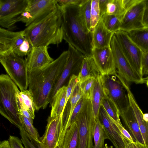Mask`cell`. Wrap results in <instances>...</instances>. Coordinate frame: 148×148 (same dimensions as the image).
Masks as SVG:
<instances>
[{"label": "cell", "instance_id": "1", "mask_svg": "<svg viewBox=\"0 0 148 148\" xmlns=\"http://www.w3.org/2000/svg\"><path fill=\"white\" fill-rule=\"evenodd\" d=\"M69 51L63 52L45 67L28 71V88L33 97L36 110L45 109L50 95L69 57Z\"/></svg>", "mask_w": 148, "mask_h": 148}, {"label": "cell", "instance_id": "2", "mask_svg": "<svg viewBox=\"0 0 148 148\" xmlns=\"http://www.w3.org/2000/svg\"><path fill=\"white\" fill-rule=\"evenodd\" d=\"M61 7L63 10V39L84 56H92L93 31L87 29L79 6Z\"/></svg>", "mask_w": 148, "mask_h": 148}, {"label": "cell", "instance_id": "3", "mask_svg": "<svg viewBox=\"0 0 148 148\" xmlns=\"http://www.w3.org/2000/svg\"><path fill=\"white\" fill-rule=\"evenodd\" d=\"M63 10L59 5L48 15L32 23L23 30L32 47L58 45L63 39Z\"/></svg>", "mask_w": 148, "mask_h": 148}, {"label": "cell", "instance_id": "4", "mask_svg": "<svg viewBox=\"0 0 148 148\" xmlns=\"http://www.w3.org/2000/svg\"><path fill=\"white\" fill-rule=\"evenodd\" d=\"M20 91L7 74L0 75V113L20 130L23 128L18 98Z\"/></svg>", "mask_w": 148, "mask_h": 148}, {"label": "cell", "instance_id": "5", "mask_svg": "<svg viewBox=\"0 0 148 148\" xmlns=\"http://www.w3.org/2000/svg\"><path fill=\"white\" fill-rule=\"evenodd\" d=\"M75 121L78 127V148H93V132L96 119L90 99H84Z\"/></svg>", "mask_w": 148, "mask_h": 148}, {"label": "cell", "instance_id": "6", "mask_svg": "<svg viewBox=\"0 0 148 148\" xmlns=\"http://www.w3.org/2000/svg\"><path fill=\"white\" fill-rule=\"evenodd\" d=\"M101 77L105 97L116 108L120 116L130 106L125 88L114 75H101Z\"/></svg>", "mask_w": 148, "mask_h": 148}, {"label": "cell", "instance_id": "7", "mask_svg": "<svg viewBox=\"0 0 148 148\" xmlns=\"http://www.w3.org/2000/svg\"><path fill=\"white\" fill-rule=\"evenodd\" d=\"M0 62L11 79L20 91L28 88V71L25 60L13 53L0 57Z\"/></svg>", "mask_w": 148, "mask_h": 148}, {"label": "cell", "instance_id": "8", "mask_svg": "<svg viewBox=\"0 0 148 148\" xmlns=\"http://www.w3.org/2000/svg\"><path fill=\"white\" fill-rule=\"evenodd\" d=\"M110 46L114 59L116 73L114 75L130 83L142 84L145 79L140 75L132 67L124 56L119 44L114 35L111 39Z\"/></svg>", "mask_w": 148, "mask_h": 148}, {"label": "cell", "instance_id": "9", "mask_svg": "<svg viewBox=\"0 0 148 148\" xmlns=\"http://www.w3.org/2000/svg\"><path fill=\"white\" fill-rule=\"evenodd\" d=\"M28 5V0H0L1 26L10 30L15 28Z\"/></svg>", "mask_w": 148, "mask_h": 148}, {"label": "cell", "instance_id": "10", "mask_svg": "<svg viewBox=\"0 0 148 148\" xmlns=\"http://www.w3.org/2000/svg\"><path fill=\"white\" fill-rule=\"evenodd\" d=\"M145 0H128L120 30L125 32L144 27L143 17Z\"/></svg>", "mask_w": 148, "mask_h": 148}, {"label": "cell", "instance_id": "11", "mask_svg": "<svg viewBox=\"0 0 148 148\" xmlns=\"http://www.w3.org/2000/svg\"><path fill=\"white\" fill-rule=\"evenodd\" d=\"M114 35L123 54L131 66L140 75L143 77L142 60L143 52L131 40L126 32L119 30L115 32Z\"/></svg>", "mask_w": 148, "mask_h": 148}, {"label": "cell", "instance_id": "12", "mask_svg": "<svg viewBox=\"0 0 148 148\" xmlns=\"http://www.w3.org/2000/svg\"><path fill=\"white\" fill-rule=\"evenodd\" d=\"M68 50L70 53L69 57L60 77L51 92L49 98V103L58 90L64 86L71 72L79 70L85 57V56L71 45H69Z\"/></svg>", "mask_w": 148, "mask_h": 148}, {"label": "cell", "instance_id": "13", "mask_svg": "<svg viewBox=\"0 0 148 148\" xmlns=\"http://www.w3.org/2000/svg\"><path fill=\"white\" fill-rule=\"evenodd\" d=\"M92 56L101 75H114L116 73L114 59L110 46L93 48Z\"/></svg>", "mask_w": 148, "mask_h": 148}, {"label": "cell", "instance_id": "14", "mask_svg": "<svg viewBox=\"0 0 148 148\" xmlns=\"http://www.w3.org/2000/svg\"><path fill=\"white\" fill-rule=\"evenodd\" d=\"M63 114L48 117L45 133L39 138L44 148H57L62 131Z\"/></svg>", "mask_w": 148, "mask_h": 148}, {"label": "cell", "instance_id": "15", "mask_svg": "<svg viewBox=\"0 0 148 148\" xmlns=\"http://www.w3.org/2000/svg\"><path fill=\"white\" fill-rule=\"evenodd\" d=\"M26 39L24 30L14 32L0 28V57L12 53Z\"/></svg>", "mask_w": 148, "mask_h": 148}, {"label": "cell", "instance_id": "16", "mask_svg": "<svg viewBox=\"0 0 148 148\" xmlns=\"http://www.w3.org/2000/svg\"><path fill=\"white\" fill-rule=\"evenodd\" d=\"M99 117L104 127L109 139L115 148H125L127 139L124 137L112 119L102 106L100 109Z\"/></svg>", "mask_w": 148, "mask_h": 148}, {"label": "cell", "instance_id": "17", "mask_svg": "<svg viewBox=\"0 0 148 148\" xmlns=\"http://www.w3.org/2000/svg\"><path fill=\"white\" fill-rule=\"evenodd\" d=\"M25 60L28 71L42 68L54 60L46 46L32 47Z\"/></svg>", "mask_w": 148, "mask_h": 148}, {"label": "cell", "instance_id": "18", "mask_svg": "<svg viewBox=\"0 0 148 148\" xmlns=\"http://www.w3.org/2000/svg\"><path fill=\"white\" fill-rule=\"evenodd\" d=\"M58 4L56 0H28L26 11L32 17V23L43 18L54 11Z\"/></svg>", "mask_w": 148, "mask_h": 148}, {"label": "cell", "instance_id": "19", "mask_svg": "<svg viewBox=\"0 0 148 148\" xmlns=\"http://www.w3.org/2000/svg\"><path fill=\"white\" fill-rule=\"evenodd\" d=\"M125 88L127 91L130 105L135 113L146 148H148V113L143 114L131 92L129 86Z\"/></svg>", "mask_w": 148, "mask_h": 148}, {"label": "cell", "instance_id": "20", "mask_svg": "<svg viewBox=\"0 0 148 148\" xmlns=\"http://www.w3.org/2000/svg\"><path fill=\"white\" fill-rule=\"evenodd\" d=\"M120 116L134 141L145 145L137 120L131 106H130Z\"/></svg>", "mask_w": 148, "mask_h": 148}, {"label": "cell", "instance_id": "21", "mask_svg": "<svg viewBox=\"0 0 148 148\" xmlns=\"http://www.w3.org/2000/svg\"><path fill=\"white\" fill-rule=\"evenodd\" d=\"M114 34L107 29L100 18L93 31V48H101L110 46Z\"/></svg>", "mask_w": 148, "mask_h": 148}, {"label": "cell", "instance_id": "22", "mask_svg": "<svg viewBox=\"0 0 148 148\" xmlns=\"http://www.w3.org/2000/svg\"><path fill=\"white\" fill-rule=\"evenodd\" d=\"M105 98L101 75L95 79L93 84L90 100L95 119L99 118V113L102 100Z\"/></svg>", "mask_w": 148, "mask_h": 148}, {"label": "cell", "instance_id": "23", "mask_svg": "<svg viewBox=\"0 0 148 148\" xmlns=\"http://www.w3.org/2000/svg\"><path fill=\"white\" fill-rule=\"evenodd\" d=\"M100 75L92 56H85L77 75L79 83L89 78H96Z\"/></svg>", "mask_w": 148, "mask_h": 148}, {"label": "cell", "instance_id": "24", "mask_svg": "<svg viewBox=\"0 0 148 148\" xmlns=\"http://www.w3.org/2000/svg\"><path fill=\"white\" fill-rule=\"evenodd\" d=\"M78 148V127L77 122L75 121L66 130L57 148Z\"/></svg>", "mask_w": 148, "mask_h": 148}, {"label": "cell", "instance_id": "25", "mask_svg": "<svg viewBox=\"0 0 148 148\" xmlns=\"http://www.w3.org/2000/svg\"><path fill=\"white\" fill-rule=\"evenodd\" d=\"M67 86L64 85L57 91L49 103L51 107L50 116L55 117L63 114L66 102Z\"/></svg>", "mask_w": 148, "mask_h": 148}, {"label": "cell", "instance_id": "26", "mask_svg": "<svg viewBox=\"0 0 148 148\" xmlns=\"http://www.w3.org/2000/svg\"><path fill=\"white\" fill-rule=\"evenodd\" d=\"M131 40L143 53L148 52V27H144L126 32Z\"/></svg>", "mask_w": 148, "mask_h": 148}, {"label": "cell", "instance_id": "27", "mask_svg": "<svg viewBox=\"0 0 148 148\" xmlns=\"http://www.w3.org/2000/svg\"><path fill=\"white\" fill-rule=\"evenodd\" d=\"M94 145L93 148H103L106 139H109L104 126L99 118L96 119L93 132Z\"/></svg>", "mask_w": 148, "mask_h": 148}, {"label": "cell", "instance_id": "28", "mask_svg": "<svg viewBox=\"0 0 148 148\" xmlns=\"http://www.w3.org/2000/svg\"><path fill=\"white\" fill-rule=\"evenodd\" d=\"M126 8V0H110L106 13L115 16L121 20Z\"/></svg>", "mask_w": 148, "mask_h": 148}, {"label": "cell", "instance_id": "29", "mask_svg": "<svg viewBox=\"0 0 148 148\" xmlns=\"http://www.w3.org/2000/svg\"><path fill=\"white\" fill-rule=\"evenodd\" d=\"M18 99L24 104L34 119L36 110L33 97L30 92L27 89L20 91Z\"/></svg>", "mask_w": 148, "mask_h": 148}, {"label": "cell", "instance_id": "30", "mask_svg": "<svg viewBox=\"0 0 148 148\" xmlns=\"http://www.w3.org/2000/svg\"><path fill=\"white\" fill-rule=\"evenodd\" d=\"M100 19L107 29L110 32L115 33L120 30L121 20L117 16L105 13Z\"/></svg>", "mask_w": 148, "mask_h": 148}, {"label": "cell", "instance_id": "31", "mask_svg": "<svg viewBox=\"0 0 148 148\" xmlns=\"http://www.w3.org/2000/svg\"><path fill=\"white\" fill-rule=\"evenodd\" d=\"M21 140L25 148H44L42 144L39 140L33 138L23 128L20 130Z\"/></svg>", "mask_w": 148, "mask_h": 148}, {"label": "cell", "instance_id": "32", "mask_svg": "<svg viewBox=\"0 0 148 148\" xmlns=\"http://www.w3.org/2000/svg\"><path fill=\"white\" fill-rule=\"evenodd\" d=\"M91 3V0H83L79 6L80 13L89 31H92L90 28Z\"/></svg>", "mask_w": 148, "mask_h": 148}, {"label": "cell", "instance_id": "33", "mask_svg": "<svg viewBox=\"0 0 148 148\" xmlns=\"http://www.w3.org/2000/svg\"><path fill=\"white\" fill-rule=\"evenodd\" d=\"M106 112L114 121L120 125H122L120 118L119 112L114 106L105 97L101 103Z\"/></svg>", "mask_w": 148, "mask_h": 148}, {"label": "cell", "instance_id": "34", "mask_svg": "<svg viewBox=\"0 0 148 148\" xmlns=\"http://www.w3.org/2000/svg\"><path fill=\"white\" fill-rule=\"evenodd\" d=\"M99 0H91V30L93 31L100 19Z\"/></svg>", "mask_w": 148, "mask_h": 148}, {"label": "cell", "instance_id": "35", "mask_svg": "<svg viewBox=\"0 0 148 148\" xmlns=\"http://www.w3.org/2000/svg\"><path fill=\"white\" fill-rule=\"evenodd\" d=\"M21 118L23 127L24 130L36 140H39L40 136L37 129L26 117L21 114Z\"/></svg>", "mask_w": 148, "mask_h": 148}, {"label": "cell", "instance_id": "36", "mask_svg": "<svg viewBox=\"0 0 148 148\" xmlns=\"http://www.w3.org/2000/svg\"><path fill=\"white\" fill-rule=\"evenodd\" d=\"M95 78H90L79 82L84 98L90 99L92 88Z\"/></svg>", "mask_w": 148, "mask_h": 148}, {"label": "cell", "instance_id": "37", "mask_svg": "<svg viewBox=\"0 0 148 148\" xmlns=\"http://www.w3.org/2000/svg\"><path fill=\"white\" fill-rule=\"evenodd\" d=\"M79 82L77 75L73 74L70 77L68 85L67 86L66 100L64 109L71 93L76 85Z\"/></svg>", "mask_w": 148, "mask_h": 148}, {"label": "cell", "instance_id": "38", "mask_svg": "<svg viewBox=\"0 0 148 148\" xmlns=\"http://www.w3.org/2000/svg\"><path fill=\"white\" fill-rule=\"evenodd\" d=\"M32 47L29 41L25 39L23 43L12 53L23 57L28 54Z\"/></svg>", "mask_w": 148, "mask_h": 148}, {"label": "cell", "instance_id": "39", "mask_svg": "<svg viewBox=\"0 0 148 148\" xmlns=\"http://www.w3.org/2000/svg\"><path fill=\"white\" fill-rule=\"evenodd\" d=\"M84 99L85 98L83 97L82 98L78 101L74 109L70 120V126L75 121L76 117L79 113L83 104Z\"/></svg>", "mask_w": 148, "mask_h": 148}, {"label": "cell", "instance_id": "40", "mask_svg": "<svg viewBox=\"0 0 148 148\" xmlns=\"http://www.w3.org/2000/svg\"><path fill=\"white\" fill-rule=\"evenodd\" d=\"M142 74L143 77L148 75V52L143 53L142 60Z\"/></svg>", "mask_w": 148, "mask_h": 148}, {"label": "cell", "instance_id": "41", "mask_svg": "<svg viewBox=\"0 0 148 148\" xmlns=\"http://www.w3.org/2000/svg\"><path fill=\"white\" fill-rule=\"evenodd\" d=\"M8 140L12 148H25L21 140L17 137L10 135Z\"/></svg>", "mask_w": 148, "mask_h": 148}, {"label": "cell", "instance_id": "42", "mask_svg": "<svg viewBox=\"0 0 148 148\" xmlns=\"http://www.w3.org/2000/svg\"><path fill=\"white\" fill-rule=\"evenodd\" d=\"M18 104L21 114L26 117L32 123H33L34 119H32L26 107L22 102L18 99Z\"/></svg>", "mask_w": 148, "mask_h": 148}, {"label": "cell", "instance_id": "43", "mask_svg": "<svg viewBox=\"0 0 148 148\" xmlns=\"http://www.w3.org/2000/svg\"><path fill=\"white\" fill-rule=\"evenodd\" d=\"M56 1L60 6L63 7L69 5L79 6L83 0H57Z\"/></svg>", "mask_w": 148, "mask_h": 148}, {"label": "cell", "instance_id": "44", "mask_svg": "<svg viewBox=\"0 0 148 148\" xmlns=\"http://www.w3.org/2000/svg\"><path fill=\"white\" fill-rule=\"evenodd\" d=\"M112 120L120 131L123 136L126 139H128L131 142H135L129 132L123 127L122 125H120L112 119Z\"/></svg>", "mask_w": 148, "mask_h": 148}, {"label": "cell", "instance_id": "45", "mask_svg": "<svg viewBox=\"0 0 148 148\" xmlns=\"http://www.w3.org/2000/svg\"><path fill=\"white\" fill-rule=\"evenodd\" d=\"M110 0H99V7L100 18L106 13L108 4Z\"/></svg>", "mask_w": 148, "mask_h": 148}, {"label": "cell", "instance_id": "46", "mask_svg": "<svg viewBox=\"0 0 148 148\" xmlns=\"http://www.w3.org/2000/svg\"><path fill=\"white\" fill-rule=\"evenodd\" d=\"M125 148H146L145 145L137 142H131L127 140Z\"/></svg>", "mask_w": 148, "mask_h": 148}, {"label": "cell", "instance_id": "47", "mask_svg": "<svg viewBox=\"0 0 148 148\" xmlns=\"http://www.w3.org/2000/svg\"><path fill=\"white\" fill-rule=\"evenodd\" d=\"M146 5L144 10L143 23L145 27H148V0H145Z\"/></svg>", "mask_w": 148, "mask_h": 148}, {"label": "cell", "instance_id": "48", "mask_svg": "<svg viewBox=\"0 0 148 148\" xmlns=\"http://www.w3.org/2000/svg\"><path fill=\"white\" fill-rule=\"evenodd\" d=\"M0 148H12L8 140H4L0 142Z\"/></svg>", "mask_w": 148, "mask_h": 148}, {"label": "cell", "instance_id": "49", "mask_svg": "<svg viewBox=\"0 0 148 148\" xmlns=\"http://www.w3.org/2000/svg\"><path fill=\"white\" fill-rule=\"evenodd\" d=\"M103 148H112V147H110L107 144H106Z\"/></svg>", "mask_w": 148, "mask_h": 148}, {"label": "cell", "instance_id": "50", "mask_svg": "<svg viewBox=\"0 0 148 148\" xmlns=\"http://www.w3.org/2000/svg\"><path fill=\"white\" fill-rule=\"evenodd\" d=\"M146 84L147 85V87H148V77L147 78V80L146 81Z\"/></svg>", "mask_w": 148, "mask_h": 148}]
</instances>
